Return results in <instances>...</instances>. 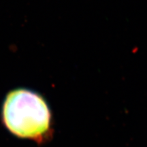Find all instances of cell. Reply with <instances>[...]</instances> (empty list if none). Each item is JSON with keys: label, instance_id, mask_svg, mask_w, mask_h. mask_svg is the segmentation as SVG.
I'll list each match as a JSON object with an SVG mask.
<instances>
[{"label": "cell", "instance_id": "obj_1", "mask_svg": "<svg viewBox=\"0 0 147 147\" xmlns=\"http://www.w3.org/2000/svg\"><path fill=\"white\" fill-rule=\"evenodd\" d=\"M2 120L14 135L40 142L49 136L51 115L42 96L30 90L17 89L6 95Z\"/></svg>", "mask_w": 147, "mask_h": 147}]
</instances>
